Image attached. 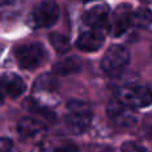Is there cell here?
I'll use <instances>...</instances> for the list:
<instances>
[{
	"label": "cell",
	"instance_id": "obj_5",
	"mask_svg": "<svg viewBox=\"0 0 152 152\" xmlns=\"http://www.w3.org/2000/svg\"><path fill=\"white\" fill-rule=\"evenodd\" d=\"M119 100L131 108H143L152 103V91L143 86H126L119 91Z\"/></svg>",
	"mask_w": 152,
	"mask_h": 152
},
{
	"label": "cell",
	"instance_id": "obj_11",
	"mask_svg": "<svg viewBox=\"0 0 152 152\" xmlns=\"http://www.w3.org/2000/svg\"><path fill=\"white\" fill-rule=\"evenodd\" d=\"M45 128L44 123L36 118H23L19 121L18 132L23 137H34L43 132Z\"/></svg>",
	"mask_w": 152,
	"mask_h": 152
},
{
	"label": "cell",
	"instance_id": "obj_4",
	"mask_svg": "<svg viewBox=\"0 0 152 152\" xmlns=\"http://www.w3.org/2000/svg\"><path fill=\"white\" fill-rule=\"evenodd\" d=\"M15 58L21 68L34 69L39 67L45 59V51L39 43H28L16 48Z\"/></svg>",
	"mask_w": 152,
	"mask_h": 152
},
{
	"label": "cell",
	"instance_id": "obj_21",
	"mask_svg": "<svg viewBox=\"0 0 152 152\" xmlns=\"http://www.w3.org/2000/svg\"><path fill=\"white\" fill-rule=\"evenodd\" d=\"M1 97H3V94H1V92H0V99H1Z\"/></svg>",
	"mask_w": 152,
	"mask_h": 152
},
{
	"label": "cell",
	"instance_id": "obj_1",
	"mask_svg": "<svg viewBox=\"0 0 152 152\" xmlns=\"http://www.w3.org/2000/svg\"><path fill=\"white\" fill-rule=\"evenodd\" d=\"M64 120H66L67 127L71 131L80 134L91 126L92 110L87 103L80 102V100H72L67 105Z\"/></svg>",
	"mask_w": 152,
	"mask_h": 152
},
{
	"label": "cell",
	"instance_id": "obj_18",
	"mask_svg": "<svg viewBox=\"0 0 152 152\" xmlns=\"http://www.w3.org/2000/svg\"><path fill=\"white\" fill-rule=\"evenodd\" d=\"M52 152H77V147L72 143H64V144L55 147Z\"/></svg>",
	"mask_w": 152,
	"mask_h": 152
},
{
	"label": "cell",
	"instance_id": "obj_22",
	"mask_svg": "<svg viewBox=\"0 0 152 152\" xmlns=\"http://www.w3.org/2000/svg\"><path fill=\"white\" fill-rule=\"evenodd\" d=\"M0 51H1V48H0Z\"/></svg>",
	"mask_w": 152,
	"mask_h": 152
},
{
	"label": "cell",
	"instance_id": "obj_10",
	"mask_svg": "<svg viewBox=\"0 0 152 152\" xmlns=\"http://www.w3.org/2000/svg\"><path fill=\"white\" fill-rule=\"evenodd\" d=\"M26 89V83L15 74H3L0 76V92L10 97H19Z\"/></svg>",
	"mask_w": 152,
	"mask_h": 152
},
{
	"label": "cell",
	"instance_id": "obj_7",
	"mask_svg": "<svg viewBox=\"0 0 152 152\" xmlns=\"http://www.w3.org/2000/svg\"><path fill=\"white\" fill-rule=\"evenodd\" d=\"M132 15L134 10L129 4H120L112 12L108 23V32L112 36L118 37L124 35L132 26Z\"/></svg>",
	"mask_w": 152,
	"mask_h": 152
},
{
	"label": "cell",
	"instance_id": "obj_3",
	"mask_svg": "<svg viewBox=\"0 0 152 152\" xmlns=\"http://www.w3.org/2000/svg\"><path fill=\"white\" fill-rule=\"evenodd\" d=\"M60 16L59 5L53 0H42L29 16V23L34 28H48L58 21Z\"/></svg>",
	"mask_w": 152,
	"mask_h": 152
},
{
	"label": "cell",
	"instance_id": "obj_14",
	"mask_svg": "<svg viewBox=\"0 0 152 152\" xmlns=\"http://www.w3.org/2000/svg\"><path fill=\"white\" fill-rule=\"evenodd\" d=\"M50 43L52 44V47L55 48V51H58L59 53H66L69 51L71 45H69V39L63 34H59V32H55V34L50 35Z\"/></svg>",
	"mask_w": 152,
	"mask_h": 152
},
{
	"label": "cell",
	"instance_id": "obj_15",
	"mask_svg": "<svg viewBox=\"0 0 152 152\" xmlns=\"http://www.w3.org/2000/svg\"><path fill=\"white\" fill-rule=\"evenodd\" d=\"M121 152H147L140 144L134 142H127L121 145Z\"/></svg>",
	"mask_w": 152,
	"mask_h": 152
},
{
	"label": "cell",
	"instance_id": "obj_9",
	"mask_svg": "<svg viewBox=\"0 0 152 152\" xmlns=\"http://www.w3.org/2000/svg\"><path fill=\"white\" fill-rule=\"evenodd\" d=\"M103 44H104L103 31L94 28L81 32L80 36L77 37V42H76V47L83 52H95V51L100 50Z\"/></svg>",
	"mask_w": 152,
	"mask_h": 152
},
{
	"label": "cell",
	"instance_id": "obj_12",
	"mask_svg": "<svg viewBox=\"0 0 152 152\" xmlns=\"http://www.w3.org/2000/svg\"><path fill=\"white\" fill-rule=\"evenodd\" d=\"M80 69H81V61L75 56H68V58H64L60 61H58L53 66L52 71L58 76H68L76 74Z\"/></svg>",
	"mask_w": 152,
	"mask_h": 152
},
{
	"label": "cell",
	"instance_id": "obj_6",
	"mask_svg": "<svg viewBox=\"0 0 152 152\" xmlns=\"http://www.w3.org/2000/svg\"><path fill=\"white\" fill-rule=\"evenodd\" d=\"M107 116L116 127H121V128H129L135 126L137 121L136 111L121 103L119 99L112 100L108 104Z\"/></svg>",
	"mask_w": 152,
	"mask_h": 152
},
{
	"label": "cell",
	"instance_id": "obj_20",
	"mask_svg": "<svg viewBox=\"0 0 152 152\" xmlns=\"http://www.w3.org/2000/svg\"><path fill=\"white\" fill-rule=\"evenodd\" d=\"M103 152H115V151H112V150H105V151H103Z\"/></svg>",
	"mask_w": 152,
	"mask_h": 152
},
{
	"label": "cell",
	"instance_id": "obj_2",
	"mask_svg": "<svg viewBox=\"0 0 152 152\" xmlns=\"http://www.w3.org/2000/svg\"><path fill=\"white\" fill-rule=\"evenodd\" d=\"M129 61V51L127 47L121 44H113L105 51L104 56L102 59V69L105 75L118 76L124 71Z\"/></svg>",
	"mask_w": 152,
	"mask_h": 152
},
{
	"label": "cell",
	"instance_id": "obj_17",
	"mask_svg": "<svg viewBox=\"0 0 152 152\" xmlns=\"http://www.w3.org/2000/svg\"><path fill=\"white\" fill-rule=\"evenodd\" d=\"M53 148H55V145H52L50 142H42L37 145H35L32 152H52Z\"/></svg>",
	"mask_w": 152,
	"mask_h": 152
},
{
	"label": "cell",
	"instance_id": "obj_16",
	"mask_svg": "<svg viewBox=\"0 0 152 152\" xmlns=\"http://www.w3.org/2000/svg\"><path fill=\"white\" fill-rule=\"evenodd\" d=\"M0 152H18L13 143L7 137H0Z\"/></svg>",
	"mask_w": 152,
	"mask_h": 152
},
{
	"label": "cell",
	"instance_id": "obj_13",
	"mask_svg": "<svg viewBox=\"0 0 152 152\" xmlns=\"http://www.w3.org/2000/svg\"><path fill=\"white\" fill-rule=\"evenodd\" d=\"M152 24V11L147 7H140L134 11L132 15V26L139 28H148Z\"/></svg>",
	"mask_w": 152,
	"mask_h": 152
},
{
	"label": "cell",
	"instance_id": "obj_8",
	"mask_svg": "<svg viewBox=\"0 0 152 152\" xmlns=\"http://www.w3.org/2000/svg\"><path fill=\"white\" fill-rule=\"evenodd\" d=\"M110 8L105 4H97L95 7L89 8L84 15V21L89 28L94 29H103L108 28V23H110Z\"/></svg>",
	"mask_w": 152,
	"mask_h": 152
},
{
	"label": "cell",
	"instance_id": "obj_19",
	"mask_svg": "<svg viewBox=\"0 0 152 152\" xmlns=\"http://www.w3.org/2000/svg\"><path fill=\"white\" fill-rule=\"evenodd\" d=\"M15 3V0H0V7H7Z\"/></svg>",
	"mask_w": 152,
	"mask_h": 152
}]
</instances>
